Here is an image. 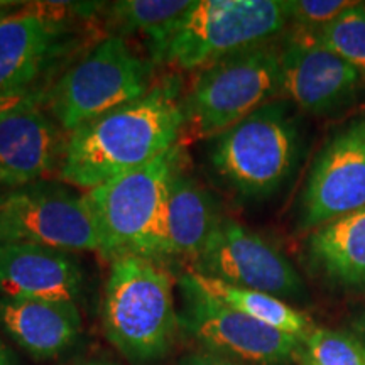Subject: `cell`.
<instances>
[{
  "instance_id": "6da1fadb",
  "label": "cell",
  "mask_w": 365,
  "mask_h": 365,
  "mask_svg": "<svg viewBox=\"0 0 365 365\" xmlns=\"http://www.w3.org/2000/svg\"><path fill=\"white\" fill-rule=\"evenodd\" d=\"M180 81L164 78L143 98L68 134L59 178L90 191L135 171L180 144L185 130Z\"/></svg>"
},
{
  "instance_id": "7a4b0ae2",
  "label": "cell",
  "mask_w": 365,
  "mask_h": 365,
  "mask_svg": "<svg viewBox=\"0 0 365 365\" xmlns=\"http://www.w3.org/2000/svg\"><path fill=\"white\" fill-rule=\"evenodd\" d=\"M110 262L102 308L105 336L132 364L159 362L180 330L171 272L140 255Z\"/></svg>"
},
{
  "instance_id": "3957f363",
  "label": "cell",
  "mask_w": 365,
  "mask_h": 365,
  "mask_svg": "<svg viewBox=\"0 0 365 365\" xmlns=\"http://www.w3.org/2000/svg\"><path fill=\"white\" fill-rule=\"evenodd\" d=\"M281 0H193L149 46L154 63L198 71L232 54L269 44L287 24Z\"/></svg>"
},
{
  "instance_id": "277c9868",
  "label": "cell",
  "mask_w": 365,
  "mask_h": 365,
  "mask_svg": "<svg viewBox=\"0 0 365 365\" xmlns=\"http://www.w3.org/2000/svg\"><path fill=\"white\" fill-rule=\"evenodd\" d=\"M210 140V170L228 190L250 202L279 191L301 154L298 118L284 100L262 105Z\"/></svg>"
},
{
  "instance_id": "5b68a950",
  "label": "cell",
  "mask_w": 365,
  "mask_h": 365,
  "mask_svg": "<svg viewBox=\"0 0 365 365\" xmlns=\"http://www.w3.org/2000/svg\"><path fill=\"white\" fill-rule=\"evenodd\" d=\"M182 163L178 144L139 170L86 191L102 235V255H140L166 266V215L171 180Z\"/></svg>"
},
{
  "instance_id": "8992f818",
  "label": "cell",
  "mask_w": 365,
  "mask_h": 365,
  "mask_svg": "<svg viewBox=\"0 0 365 365\" xmlns=\"http://www.w3.org/2000/svg\"><path fill=\"white\" fill-rule=\"evenodd\" d=\"M281 95V49L272 44L235 53L198 70L182 95L185 130L213 139Z\"/></svg>"
},
{
  "instance_id": "52a82bcc",
  "label": "cell",
  "mask_w": 365,
  "mask_h": 365,
  "mask_svg": "<svg viewBox=\"0 0 365 365\" xmlns=\"http://www.w3.org/2000/svg\"><path fill=\"white\" fill-rule=\"evenodd\" d=\"M153 65L125 38L108 36L68 68L46 91L44 105L61 129L73 132L153 88Z\"/></svg>"
},
{
  "instance_id": "ba28073f",
  "label": "cell",
  "mask_w": 365,
  "mask_h": 365,
  "mask_svg": "<svg viewBox=\"0 0 365 365\" xmlns=\"http://www.w3.org/2000/svg\"><path fill=\"white\" fill-rule=\"evenodd\" d=\"M0 220L9 242L102 254V235L88 198L61 185L39 181L12 190L0 207Z\"/></svg>"
},
{
  "instance_id": "9c48e42d",
  "label": "cell",
  "mask_w": 365,
  "mask_h": 365,
  "mask_svg": "<svg viewBox=\"0 0 365 365\" xmlns=\"http://www.w3.org/2000/svg\"><path fill=\"white\" fill-rule=\"evenodd\" d=\"M182 309L178 323L182 333L203 350L250 365H286L298 357L301 340L264 325L235 309L180 284Z\"/></svg>"
},
{
  "instance_id": "30bf717a",
  "label": "cell",
  "mask_w": 365,
  "mask_h": 365,
  "mask_svg": "<svg viewBox=\"0 0 365 365\" xmlns=\"http://www.w3.org/2000/svg\"><path fill=\"white\" fill-rule=\"evenodd\" d=\"M191 271L281 299L304 294L303 279L284 252L261 234L225 215Z\"/></svg>"
},
{
  "instance_id": "8fae6325",
  "label": "cell",
  "mask_w": 365,
  "mask_h": 365,
  "mask_svg": "<svg viewBox=\"0 0 365 365\" xmlns=\"http://www.w3.org/2000/svg\"><path fill=\"white\" fill-rule=\"evenodd\" d=\"M73 4H21L0 16V97L38 90L36 81L66 46Z\"/></svg>"
},
{
  "instance_id": "7c38bea8",
  "label": "cell",
  "mask_w": 365,
  "mask_h": 365,
  "mask_svg": "<svg viewBox=\"0 0 365 365\" xmlns=\"http://www.w3.org/2000/svg\"><path fill=\"white\" fill-rule=\"evenodd\" d=\"M365 208V118L328 140L301 193L299 225L307 230Z\"/></svg>"
},
{
  "instance_id": "4fadbf2b",
  "label": "cell",
  "mask_w": 365,
  "mask_h": 365,
  "mask_svg": "<svg viewBox=\"0 0 365 365\" xmlns=\"http://www.w3.org/2000/svg\"><path fill=\"white\" fill-rule=\"evenodd\" d=\"M360 80L362 73L313 33L298 31L281 49V95L307 113L339 110L355 97Z\"/></svg>"
},
{
  "instance_id": "5bb4252c",
  "label": "cell",
  "mask_w": 365,
  "mask_h": 365,
  "mask_svg": "<svg viewBox=\"0 0 365 365\" xmlns=\"http://www.w3.org/2000/svg\"><path fill=\"white\" fill-rule=\"evenodd\" d=\"M46 90L0 118V185L7 190L46 181L59 173L68 132L44 105Z\"/></svg>"
},
{
  "instance_id": "9a60e30c",
  "label": "cell",
  "mask_w": 365,
  "mask_h": 365,
  "mask_svg": "<svg viewBox=\"0 0 365 365\" xmlns=\"http://www.w3.org/2000/svg\"><path fill=\"white\" fill-rule=\"evenodd\" d=\"M85 272L70 252L31 242H9L0 247V298L78 303Z\"/></svg>"
},
{
  "instance_id": "2e32d148",
  "label": "cell",
  "mask_w": 365,
  "mask_h": 365,
  "mask_svg": "<svg viewBox=\"0 0 365 365\" xmlns=\"http://www.w3.org/2000/svg\"><path fill=\"white\" fill-rule=\"evenodd\" d=\"M0 327L31 357L49 360L76 344L81 317L75 303L0 298Z\"/></svg>"
},
{
  "instance_id": "e0dca14e",
  "label": "cell",
  "mask_w": 365,
  "mask_h": 365,
  "mask_svg": "<svg viewBox=\"0 0 365 365\" xmlns=\"http://www.w3.org/2000/svg\"><path fill=\"white\" fill-rule=\"evenodd\" d=\"M222 218L213 195L181 163L171 180L164 215L166 264L188 261L193 266Z\"/></svg>"
},
{
  "instance_id": "ac0fdd59",
  "label": "cell",
  "mask_w": 365,
  "mask_h": 365,
  "mask_svg": "<svg viewBox=\"0 0 365 365\" xmlns=\"http://www.w3.org/2000/svg\"><path fill=\"white\" fill-rule=\"evenodd\" d=\"M308 254L336 284L365 286V208L312 230Z\"/></svg>"
},
{
  "instance_id": "d6986e66",
  "label": "cell",
  "mask_w": 365,
  "mask_h": 365,
  "mask_svg": "<svg viewBox=\"0 0 365 365\" xmlns=\"http://www.w3.org/2000/svg\"><path fill=\"white\" fill-rule=\"evenodd\" d=\"M178 282L200 291L202 294L245 314V317L257 319L264 325L284 331L287 335H293L299 340H303L313 330L312 319L307 314L298 312L291 304H287L284 299L276 298L272 294L228 284V282L203 276V274L191 271V269L182 272Z\"/></svg>"
},
{
  "instance_id": "ffe728a7",
  "label": "cell",
  "mask_w": 365,
  "mask_h": 365,
  "mask_svg": "<svg viewBox=\"0 0 365 365\" xmlns=\"http://www.w3.org/2000/svg\"><path fill=\"white\" fill-rule=\"evenodd\" d=\"M193 4V0H120L103 4L105 22L113 36L143 34L154 44Z\"/></svg>"
},
{
  "instance_id": "44dd1931",
  "label": "cell",
  "mask_w": 365,
  "mask_h": 365,
  "mask_svg": "<svg viewBox=\"0 0 365 365\" xmlns=\"http://www.w3.org/2000/svg\"><path fill=\"white\" fill-rule=\"evenodd\" d=\"M298 359L304 365H365V346L352 333L313 328L301 340Z\"/></svg>"
},
{
  "instance_id": "7402d4cb",
  "label": "cell",
  "mask_w": 365,
  "mask_h": 365,
  "mask_svg": "<svg viewBox=\"0 0 365 365\" xmlns=\"http://www.w3.org/2000/svg\"><path fill=\"white\" fill-rule=\"evenodd\" d=\"M323 46L365 73V4L357 2L335 21L313 33Z\"/></svg>"
},
{
  "instance_id": "603a6c76",
  "label": "cell",
  "mask_w": 365,
  "mask_h": 365,
  "mask_svg": "<svg viewBox=\"0 0 365 365\" xmlns=\"http://www.w3.org/2000/svg\"><path fill=\"white\" fill-rule=\"evenodd\" d=\"M355 4L352 0H287L284 6L287 21L294 22L299 31L318 33Z\"/></svg>"
},
{
  "instance_id": "cb8c5ba5",
  "label": "cell",
  "mask_w": 365,
  "mask_h": 365,
  "mask_svg": "<svg viewBox=\"0 0 365 365\" xmlns=\"http://www.w3.org/2000/svg\"><path fill=\"white\" fill-rule=\"evenodd\" d=\"M178 365H244L235 362V360H230L227 357H222V355L208 352V350H198V352H191L185 355L180 360Z\"/></svg>"
},
{
  "instance_id": "d4e9b609",
  "label": "cell",
  "mask_w": 365,
  "mask_h": 365,
  "mask_svg": "<svg viewBox=\"0 0 365 365\" xmlns=\"http://www.w3.org/2000/svg\"><path fill=\"white\" fill-rule=\"evenodd\" d=\"M41 90H43V88H38V90H33V91H26V93L4 95V97H0V118H2L4 115H7L9 112H12L14 108L21 107V105H24V103L29 102V100H33Z\"/></svg>"
},
{
  "instance_id": "484cf974",
  "label": "cell",
  "mask_w": 365,
  "mask_h": 365,
  "mask_svg": "<svg viewBox=\"0 0 365 365\" xmlns=\"http://www.w3.org/2000/svg\"><path fill=\"white\" fill-rule=\"evenodd\" d=\"M0 365H19L17 364L16 355L9 346L0 339Z\"/></svg>"
},
{
  "instance_id": "4316f807",
  "label": "cell",
  "mask_w": 365,
  "mask_h": 365,
  "mask_svg": "<svg viewBox=\"0 0 365 365\" xmlns=\"http://www.w3.org/2000/svg\"><path fill=\"white\" fill-rule=\"evenodd\" d=\"M6 244H9V235H7V230H6V227H4L2 220H0V247Z\"/></svg>"
},
{
  "instance_id": "83f0119b",
  "label": "cell",
  "mask_w": 365,
  "mask_h": 365,
  "mask_svg": "<svg viewBox=\"0 0 365 365\" xmlns=\"http://www.w3.org/2000/svg\"><path fill=\"white\" fill-rule=\"evenodd\" d=\"M357 328H359V331H360V341H362L364 346H365V313H364V317L360 318Z\"/></svg>"
},
{
  "instance_id": "f1b7e54d",
  "label": "cell",
  "mask_w": 365,
  "mask_h": 365,
  "mask_svg": "<svg viewBox=\"0 0 365 365\" xmlns=\"http://www.w3.org/2000/svg\"><path fill=\"white\" fill-rule=\"evenodd\" d=\"M21 2H9V0H0V12L7 11V9H14L19 6Z\"/></svg>"
},
{
  "instance_id": "f546056e",
  "label": "cell",
  "mask_w": 365,
  "mask_h": 365,
  "mask_svg": "<svg viewBox=\"0 0 365 365\" xmlns=\"http://www.w3.org/2000/svg\"><path fill=\"white\" fill-rule=\"evenodd\" d=\"M9 193H11V190H7L6 186H2V185H0V207H2L4 202H6V200H7Z\"/></svg>"
},
{
  "instance_id": "4dcf8cb0",
  "label": "cell",
  "mask_w": 365,
  "mask_h": 365,
  "mask_svg": "<svg viewBox=\"0 0 365 365\" xmlns=\"http://www.w3.org/2000/svg\"><path fill=\"white\" fill-rule=\"evenodd\" d=\"M19 6H21V4H19ZM19 6H17V7H19ZM14 9H16V7H14ZM9 11H12V9H7V11H2V12H0V16H2V14H6V12H9Z\"/></svg>"
},
{
  "instance_id": "1f68e13d",
  "label": "cell",
  "mask_w": 365,
  "mask_h": 365,
  "mask_svg": "<svg viewBox=\"0 0 365 365\" xmlns=\"http://www.w3.org/2000/svg\"><path fill=\"white\" fill-rule=\"evenodd\" d=\"M91 365H102V364H91Z\"/></svg>"
}]
</instances>
